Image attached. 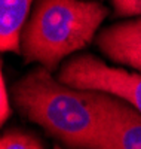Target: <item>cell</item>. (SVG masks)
<instances>
[{"instance_id": "cell-1", "label": "cell", "mask_w": 141, "mask_h": 149, "mask_svg": "<svg viewBox=\"0 0 141 149\" xmlns=\"http://www.w3.org/2000/svg\"><path fill=\"white\" fill-rule=\"evenodd\" d=\"M106 94L66 85L43 66L24 74L12 86L19 113L70 149H98Z\"/></svg>"}, {"instance_id": "cell-2", "label": "cell", "mask_w": 141, "mask_h": 149, "mask_svg": "<svg viewBox=\"0 0 141 149\" xmlns=\"http://www.w3.org/2000/svg\"><path fill=\"white\" fill-rule=\"evenodd\" d=\"M107 15L109 9L98 2L37 0L21 33V55L25 63L54 72L92 40Z\"/></svg>"}, {"instance_id": "cell-3", "label": "cell", "mask_w": 141, "mask_h": 149, "mask_svg": "<svg viewBox=\"0 0 141 149\" xmlns=\"http://www.w3.org/2000/svg\"><path fill=\"white\" fill-rule=\"evenodd\" d=\"M58 79L70 86L97 90L123 98L141 112V73H131L106 64L91 54L76 55L66 61Z\"/></svg>"}, {"instance_id": "cell-4", "label": "cell", "mask_w": 141, "mask_h": 149, "mask_svg": "<svg viewBox=\"0 0 141 149\" xmlns=\"http://www.w3.org/2000/svg\"><path fill=\"white\" fill-rule=\"evenodd\" d=\"M98 149H141V112L123 98L106 94Z\"/></svg>"}, {"instance_id": "cell-5", "label": "cell", "mask_w": 141, "mask_h": 149, "mask_svg": "<svg viewBox=\"0 0 141 149\" xmlns=\"http://www.w3.org/2000/svg\"><path fill=\"white\" fill-rule=\"evenodd\" d=\"M97 46L110 61L141 73V17L101 30L97 36Z\"/></svg>"}, {"instance_id": "cell-6", "label": "cell", "mask_w": 141, "mask_h": 149, "mask_svg": "<svg viewBox=\"0 0 141 149\" xmlns=\"http://www.w3.org/2000/svg\"><path fill=\"white\" fill-rule=\"evenodd\" d=\"M33 0H0V49L21 54V33Z\"/></svg>"}, {"instance_id": "cell-7", "label": "cell", "mask_w": 141, "mask_h": 149, "mask_svg": "<svg viewBox=\"0 0 141 149\" xmlns=\"http://www.w3.org/2000/svg\"><path fill=\"white\" fill-rule=\"evenodd\" d=\"M0 149H43V145L36 136L30 133L12 130L2 136Z\"/></svg>"}, {"instance_id": "cell-8", "label": "cell", "mask_w": 141, "mask_h": 149, "mask_svg": "<svg viewBox=\"0 0 141 149\" xmlns=\"http://www.w3.org/2000/svg\"><path fill=\"white\" fill-rule=\"evenodd\" d=\"M114 12L119 17L141 15V0H111Z\"/></svg>"}, {"instance_id": "cell-9", "label": "cell", "mask_w": 141, "mask_h": 149, "mask_svg": "<svg viewBox=\"0 0 141 149\" xmlns=\"http://www.w3.org/2000/svg\"><path fill=\"white\" fill-rule=\"evenodd\" d=\"M0 98H2L0 121H2V124H5L8 121V118H10V115H12V106H10V102H9V93H8V88H6V81H5L3 74H2V78H0Z\"/></svg>"}, {"instance_id": "cell-10", "label": "cell", "mask_w": 141, "mask_h": 149, "mask_svg": "<svg viewBox=\"0 0 141 149\" xmlns=\"http://www.w3.org/2000/svg\"><path fill=\"white\" fill-rule=\"evenodd\" d=\"M54 149H62V148H61V146H55Z\"/></svg>"}]
</instances>
